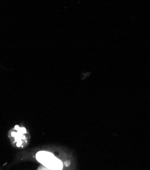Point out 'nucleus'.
<instances>
[{
	"instance_id": "f257e3e1",
	"label": "nucleus",
	"mask_w": 150,
	"mask_h": 170,
	"mask_svg": "<svg viewBox=\"0 0 150 170\" xmlns=\"http://www.w3.org/2000/svg\"><path fill=\"white\" fill-rule=\"evenodd\" d=\"M36 158L39 162L44 165L47 168L50 169H62L63 164L62 161L58 159L53 154L47 151L37 152Z\"/></svg>"
},
{
	"instance_id": "f03ea898",
	"label": "nucleus",
	"mask_w": 150,
	"mask_h": 170,
	"mask_svg": "<svg viewBox=\"0 0 150 170\" xmlns=\"http://www.w3.org/2000/svg\"><path fill=\"white\" fill-rule=\"evenodd\" d=\"M10 139L16 147L24 148L27 145L29 139V135L25 127H20L16 125L10 132Z\"/></svg>"
}]
</instances>
